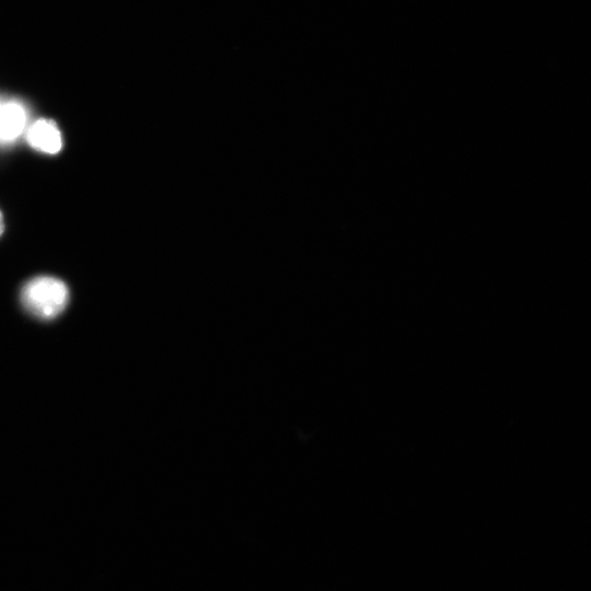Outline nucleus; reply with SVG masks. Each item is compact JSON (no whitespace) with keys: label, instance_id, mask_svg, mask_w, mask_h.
I'll list each match as a JSON object with an SVG mask.
<instances>
[{"label":"nucleus","instance_id":"f03ea898","mask_svg":"<svg viewBox=\"0 0 591 591\" xmlns=\"http://www.w3.org/2000/svg\"><path fill=\"white\" fill-rule=\"evenodd\" d=\"M29 126V111L18 100L0 102V147L15 144Z\"/></svg>","mask_w":591,"mask_h":591},{"label":"nucleus","instance_id":"7ed1b4c3","mask_svg":"<svg viewBox=\"0 0 591 591\" xmlns=\"http://www.w3.org/2000/svg\"><path fill=\"white\" fill-rule=\"evenodd\" d=\"M31 148L48 155L59 154L63 148V136L57 124L49 119H40L29 124L25 134Z\"/></svg>","mask_w":591,"mask_h":591},{"label":"nucleus","instance_id":"20e7f679","mask_svg":"<svg viewBox=\"0 0 591 591\" xmlns=\"http://www.w3.org/2000/svg\"><path fill=\"white\" fill-rule=\"evenodd\" d=\"M4 230H5L4 216H3L2 212H0V236H2L4 234Z\"/></svg>","mask_w":591,"mask_h":591},{"label":"nucleus","instance_id":"39448f33","mask_svg":"<svg viewBox=\"0 0 591 591\" xmlns=\"http://www.w3.org/2000/svg\"><path fill=\"white\" fill-rule=\"evenodd\" d=\"M0 102H2V100H0Z\"/></svg>","mask_w":591,"mask_h":591},{"label":"nucleus","instance_id":"f257e3e1","mask_svg":"<svg viewBox=\"0 0 591 591\" xmlns=\"http://www.w3.org/2000/svg\"><path fill=\"white\" fill-rule=\"evenodd\" d=\"M20 299L23 308L32 317L40 320H53L66 309L69 301V289L59 278L34 277L23 286Z\"/></svg>","mask_w":591,"mask_h":591}]
</instances>
